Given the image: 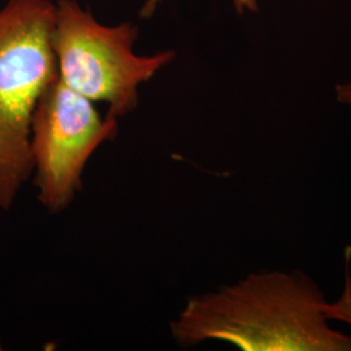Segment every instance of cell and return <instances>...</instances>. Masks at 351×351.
<instances>
[{"label": "cell", "instance_id": "cell-1", "mask_svg": "<svg viewBox=\"0 0 351 351\" xmlns=\"http://www.w3.org/2000/svg\"><path fill=\"white\" fill-rule=\"evenodd\" d=\"M351 323V293L329 304L302 274H252L234 285L189 300L171 323L189 348L223 341L245 351H351V337L329 326Z\"/></svg>", "mask_w": 351, "mask_h": 351}, {"label": "cell", "instance_id": "cell-2", "mask_svg": "<svg viewBox=\"0 0 351 351\" xmlns=\"http://www.w3.org/2000/svg\"><path fill=\"white\" fill-rule=\"evenodd\" d=\"M55 3L8 0L0 8V208L10 211L33 175L32 121L59 77L51 36Z\"/></svg>", "mask_w": 351, "mask_h": 351}, {"label": "cell", "instance_id": "cell-3", "mask_svg": "<svg viewBox=\"0 0 351 351\" xmlns=\"http://www.w3.org/2000/svg\"><path fill=\"white\" fill-rule=\"evenodd\" d=\"M138 27L107 26L75 0H58L51 43L59 80L108 113L124 117L138 106V88L175 58L173 51L137 55Z\"/></svg>", "mask_w": 351, "mask_h": 351}, {"label": "cell", "instance_id": "cell-4", "mask_svg": "<svg viewBox=\"0 0 351 351\" xmlns=\"http://www.w3.org/2000/svg\"><path fill=\"white\" fill-rule=\"evenodd\" d=\"M117 132L119 119L101 116L94 101L59 77L51 84L38 101L30 136L34 186L47 211L60 213L73 202L88 159Z\"/></svg>", "mask_w": 351, "mask_h": 351}, {"label": "cell", "instance_id": "cell-5", "mask_svg": "<svg viewBox=\"0 0 351 351\" xmlns=\"http://www.w3.org/2000/svg\"><path fill=\"white\" fill-rule=\"evenodd\" d=\"M163 0H146L143 7L139 11V16L143 19H150L151 16L158 10ZM237 12H258L259 4L258 0H233Z\"/></svg>", "mask_w": 351, "mask_h": 351}, {"label": "cell", "instance_id": "cell-6", "mask_svg": "<svg viewBox=\"0 0 351 351\" xmlns=\"http://www.w3.org/2000/svg\"><path fill=\"white\" fill-rule=\"evenodd\" d=\"M337 91V99L341 103L345 104H350L351 103V84H346V85H339L336 88Z\"/></svg>", "mask_w": 351, "mask_h": 351}]
</instances>
